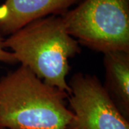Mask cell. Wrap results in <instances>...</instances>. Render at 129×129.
I'll return each mask as SVG.
<instances>
[{"label":"cell","instance_id":"obj_1","mask_svg":"<svg viewBox=\"0 0 129 129\" xmlns=\"http://www.w3.org/2000/svg\"><path fill=\"white\" fill-rule=\"evenodd\" d=\"M68 97L21 64L0 78V129H68Z\"/></svg>","mask_w":129,"mask_h":129},{"label":"cell","instance_id":"obj_2","mask_svg":"<svg viewBox=\"0 0 129 129\" xmlns=\"http://www.w3.org/2000/svg\"><path fill=\"white\" fill-rule=\"evenodd\" d=\"M18 62L45 83L62 92H70L67 75L69 59L81 52L79 42L70 35L61 15L37 19L4 40Z\"/></svg>","mask_w":129,"mask_h":129},{"label":"cell","instance_id":"obj_3","mask_svg":"<svg viewBox=\"0 0 129 129\" xmlns=\"http://www.w3.org/2000/svg\"><path fill=\"white\" fill-rule=\"evenodd\" d=\"M62 14L80 45L103 54L129 52V0H82Z\"/></svg>","mask_w":129,"mask_h":129},{"label":"cell","instance_id":"obj_4","mask_svg":"<svg viewBox=\"0 0 129 129\" xmlns=\"http://www.w3.org/2000/svg\"><path fill=\"white\" fill-rule=\"evenodd\" d=\"M68 99L73 116L68 129H129V122L95 75L74 74Z\"/></svg>","mask_w":129,"mask_h":129},{"label":"cell","instance_id":"obj_5","mask_svg":"<svg viewBox=\"0 0 129 129\" xmlns=\"http://www.w3.org/2000/svg\"><path fill=\"white\" fill-rule=\"evenodd\" d=\"M82 0H6L0 6V35L9 36L37 19L62 15Z\"/></svg>","mask_w":129,"mask_h":129},{"label":"cell","instance_id":"obj_6","mask_svg":"<svg viewBox=\"0 0 129 129\" xmlns=\"http://www.w3.org/2000/svg\"><path fill=\"white\" fill-rule=\"evenodd\" d=\"M106 81L103 85L112 101L126 119L129 118V52L104 53Z\"/></svg>","mask_w":129,"mask_h":129},{"label":"cell","instance_id":"obj_7","mask_svg":"<svg viewBox=\"0 0 129 129\" xmlns=\"http://www.w3.org/2000/svg\"><path fill=\"white\" fill-rule=\"evenodd\" d=\"M4 40L5 37L0 35V61L8 64H16L18 62L12 52L6 50L4 45Z\"/></svg>","mask_w":129,"mask_h":129}]
</instances>
